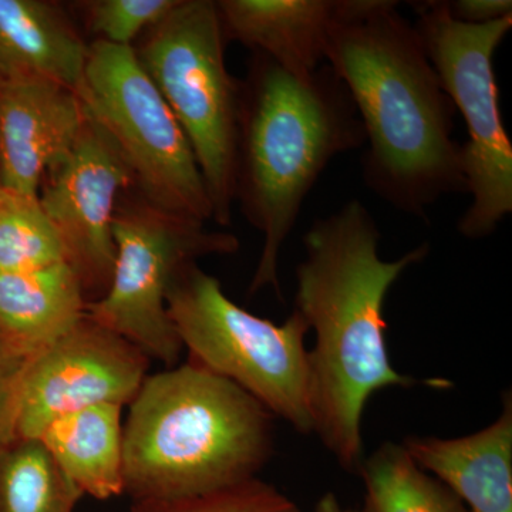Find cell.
<instances>
[{"instance_id":"1","label":"cell","mask_w":512,"mask_h":512,"mask_svg":"<svg viewBox=\"0 0 512 512\" xmlns=\"http://www.w3.org/2000/svg\"><path fill=\"white\" fill-rule=\"evenodd\" d=\"M325 63L345 84L365 131L369 190L423 220L441 198L467 192L456 107L399 2L342 0Z\"/></svg>"},{"instance_id":"2","label":"cell","mask_w":512,"mask_h":512,"mask_svg":"<svg viewBox=\"0 0 512 512\" xmlns=\"http://www.w3.org/2000/svg\"><path fill=\"white\" fill-rule=\"evenodd\" d=\"M380 237L365 205L349 201L313 222L303 238L305 259L296 268L293 311L316 339L309 350L313 433L350 473L365 458L362 419L370 397L419 383L390 362L384 303L397 279L429 256L430 245L384 261Z\"/></svg>"},{"instance_id":"3","label":"cell","mask_w":512,"mask_h":512,"mask_svg":"<svg viewBox=\"0 0 512 512\" xmlns=\"http://www.w3.org/2000/svg\"><path fill=\"white\" fill-rule=\"evenodd\" d=\"M345 84L328 64L298 76L256 53L239 104L237 197L264 235L249 293L282 299L279 256L309 192L340 154L365 146Z\"/></svg>"},{"instance_id":"4","label":"cell","mask_w":512,"mask_h":512,"mask_svg":"<svg viewBox=\"0 0 512 512\" xmlns=\"http://www.w3.org/2000/svg\"><path fill=\"white\" fill-rule=\"evenodd\" d=\"M123 426L124 494L191 497L258 478L274 416L237 384L188 360L147 376Z\"/></svg>"},{"instance_id":"5","label":"cell","mask_w":512,"mask_h":512,"mask_svg":"<svg viewBox=\"0 0 512 512\" xmlns=\"http://www.w3.org/2000/svg\"><path fill=\"white\" fill-rule=\"evenodd\" d=\"M167 312L191 362L251 394L274 417L313 433L306 320L281 325L245 311L197 264L185 266L167 295Z\"/></svg>"},{"instance_id":"6","label":"cell","mask_w":512,"mask_h":512,"mask_svg":"<svg viewBox=\"0 0 512 512\" xmlns=\"http://www.w3.org/2000/svg\"><path fill=\"white\" fill-rule=\"evenodd\" d=\"M136 53L190 141L212 220L227 227L237 197L241 96L225 64L217 2L178 0Z\"/></svg>"},{"instance_id":"7","label":"cell","mask_w":512,"mask_h":512,"mask_svg":"<svg viewBox=\"0 0 512 512\" xmlns=\"http://www.w3.org/2000/svg\"><path fill=\"white\" fill-rule=\"evenodd\" d=\"M77 96L113 138L148 205L202 224L212 218L190 141L133 47L93 43Z\"/></svg>"},{"instance_id":"8","label":"cell","mask_w":512,"mask_h":512,"mask_svg":"<svg viewBox=\"0 0 512 512\" xmlns=\"http://www.w3.org/2000/svg\"><path fill=\"white\" fill-rule=\"evenodd\" d=\"M413 8L427 56L466 121L461 156L471 204L458 232L468 239L487 238L512 214V144L494 72L495 53L512 30V16L474 26L451 18L446 2H417Z\"/></svg>"},{"instance_id":"9","label":"cell","mask_w":512,"mask_h":512,"mask_svg":"<svg viewBox=\"0 0 512 512\" xmlns=\"http://www.w3.org/2000/svg\"><path fill=\"white\" fill-rule=\"evenodd\" d=\"M116 259L106 292L87 303L86 315L143 350L151 360L177 365L183 345L167 312L175 278L197 259L231 255L239 241L228 232H212L187 220L141 205L116 212Z\"/></svg>"},{"instance_id":"10","label":"cell","mask_w":512,"mask_h":512,"mask_svg":"<svg viewBox=\"0 0 512 512\" xmlns=\"http://www.w3.org/2000/svg\"><path fill=\"white\" fill-rule=\"evenodd\" d=\"M151 359L140 348L84 313L82 319L30 359L16 409L18 439L37 440L66 414L133 402Z\"/></svg>"},{"instance_id":"11","label":"cell","mask_w":512,"mask_h":512,"mask_svg":"<svg viewBox=\"0 0 512 512\" xmlns=\"http://www.w3.org/2000/svg\"><path fill=\"white\" fill-rule=\"evenodd\" d=\"M39 202L62 241L84 292H106L113 275V224L133 173L113 138L86 116L73 146L47 170ZM43 178V180H45Z\"/></svg>"},{"instance_id":"12","label":"cell","mask_w":512,"mask_h":512,"mask_svg":"<svg viewBox=\"0 0 512 512\" xmlns=\"http://www.w3.org/2000/svg\"><path fill=\"white\" fill-rule=\"evenodd\" d=\"M86 114L74 90L43 77L0 79V185L39 197L43 178L70 150Z\"/></svg>"},{"instance_id":"13","label":"cell","mask_w":512,"mask_h":512,"mask_svg":"<svg viewBox=\"0 0 512 512\" xmlns=\"http://www.w3.org/2000/svg\"><path fill=\"white\" fill-rule=\"evenodd\" d=\"M402 444L470 512H512L511 392L504 393L500 417L477 433L458 439L413 436Z\"/></svg>"},{"instance_id":"14","label":"cell","mask_w":512,"mask_h":512,"mask_svg":"<svg viewBox=\"0 0 512 512\" xmlns=\"http://www.w3.org/2000/svg\"><path fill=\"white\" fill-rule=\"evenodd\" d=\"M342 0H221L225 40L251 47L298 76L326 62Z\"/></svg>"},{"instance_id":"15","label":"cell","mask_w":512,"mask_h":512,"mask_svg":"<svg viewBox=\"0 0 512 512\" xmlns=\"http://www.w3.org/2000/svg\"><path fill=\"white\" fill-rule=\"evenodd\" d=\"M87 303L67 262L0 275V332L32 359L83 318Z\"/></svg>"},{"instance_id":"16","label":"cell","mask_w":512,"mask_h":512,"mask_svg":"<svg viewBox=\"0 0 512 512\" xmlns=\"http://www.w3.org/2000/svg\"><path fill=\"white\" fill-rule=\"evenodd\" d=\"M89 47L47 3L0 0V79L43 77L77 93Z\"/></svg>"},{"instance_id":"17","label":"cell","mask_w":512,"mask_h":512,"mask_svg":"<svg viewBox=\"0 0 512 512\" xmlns=\"http://www.w3.org/2000/svg\"><path fill=\"white\" fill-rule=\"evenodd\" d=\"M121 410L101 404L66 414L37 439L84 497L106 501L124 494Z\"/></svg>"},{"instance_id":"18","label":"cell","mask_w":512,"mask_h":512,"mask_svg":"<svg viewBox=\"0 0 512 512\" xmlns=\"http://www.w3.org/2000/svg\"><path fill=\"white\" fill-rule=\"evenodd\" d=\"M363 512H470L437 478L421 470L403 444L386 441L363 458Z\"/></svg>"},{"instance_id":"19","label":"cell","mask_w":512,"mask_h":512,"mask_svg":"<svg viewBox=\"0 0 512 512\" xmlns=\"http://www.w3.org/2000/svg\"><path fill=\"white\" fill-rule=\"evenodd\" d=\"M83 497L39 440L0 447V512H74Z\"/></svg>"},{"instance_id":"20","label":"cell","mask_w":512,"mask_h":512,"mask_svg":"<svg viewBox=\"0 0 512 512\" xmlns=\"http://www.w3.org/2000/svg\"><path fill=\"white\" fill-rule=\"evenodd\" d=\"M66 261L62 241L39 197L0 188V275Z\"/></svg>"},{"instance_id":"21","label":"cell","mask_w":512,"mask_h":512,"mask_svg":"<svg viewBox=\"0 0 512 512\" xmlns=\"http://www.w3.org/2000/svg\"><path fill=\"white\" fill-rule=\"evenodd\" d=\"M130 512H301L275 485L254 478L212 493L133 501Z\"/></svg>"},{"instance_id":"22","label":"cell","mask_w":512,"mask_h":512,"mask_svg":"<svg viewBox=\"0 0 512 512\" xmlns=\"http://www.w3.org/2000/svg\"><path fill=\"white\" fill-rule=\"evenodd\" d=\"M178 0H99L89 6L92 32L103 42L131 46L144 29L156 28Z\"/></svg>"},{"instance_id":"23","label":"cell","mask_w":512,"mask_h":512,"mask_svg":"<svg viewBox=\"0 0 512 512\" xmlns=\"http://www.w3.org/2000/svg\"><path fill=\"white\" fill-rule=\"evenodd\" d=\"M29 362L30 357L0 332V447L16 439V409Z\"/></svg>"},{"instance_id":"24","label":"cell","mask_w":512,"mask_h":512,"mask_svg":"<svg viewBox=\"0 0 512 512\" xmlns=\"http://www.w3.org/2000/svg\"><path fill=\"white\" fill-rule=\"evenodd\" d=\"M451 18L464 25H487L512 16L511 0H454L446 2Z\"/></svg>"},{"instance_id":"25","label":"cell","mask_w":512,"mask_h":512,"mask_svg":"<svg viewBox=\"0 0 512 512\" xmlns=\"http://www.w3.org/2000/svg\"><path fill=\"white\" fill-rule=\"evenodd\" d=\"M315 512H363L356 508L345 507L333 493L323 494L316 503Z\"/></svg>"},{"instance_id":"26","label":"cell","mask_w":512,"mask_h":512,"mask_svg":"<svg viewBox=\"0 0 512 512\" xmlns=\"http://www.w3.org/2000/svg\"><path fill=\"white\" fill-rule=\"evenodd\" d=\"M0 188H2V185H0Z\"/></svg>"}]
</instances>
